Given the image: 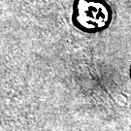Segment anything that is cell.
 <instances>
[{
	"instance_id": "cell-1",
	"label": "cell",
	"mask_w": 131,
	"mask_h": 131,
	"mask_svg": "<svg viewBox=\"0 0 131 131\" xmlns=\"http://www.w3.org/2000/svg\"><path fill=\"white\" fill-rule=\"evenodd\" d=\"M78 21L88 28L104 26L108 19L105 6L98 2L81 0L78 3Z\"/></svg>"
}]
</instances>
